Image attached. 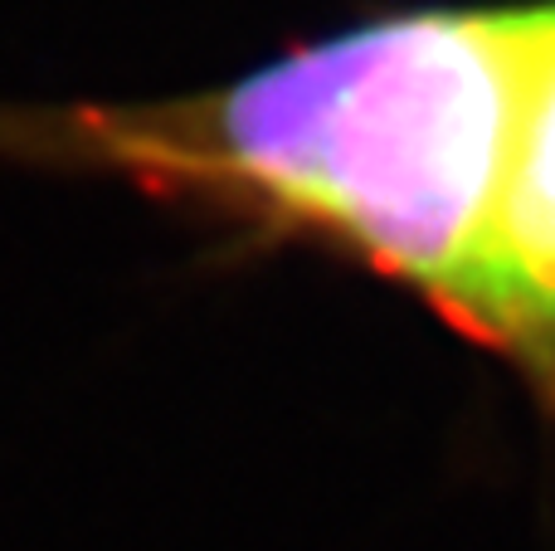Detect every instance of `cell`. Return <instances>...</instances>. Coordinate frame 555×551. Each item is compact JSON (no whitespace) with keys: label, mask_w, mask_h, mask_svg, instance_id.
<instances>
[{"label":"cell","mask_w":555,"mask_h":551,"mask_svg":"<svg viewBox=\"0 0 555 551\" xmlns=\"http://www.w3.org/2000/svg\"><path fill=\"white\" fill-rule=\"evenodd\" d=\"M555 93V0L414 10L201 98L0 113V146L336 244L555 386V308L517 244Z\"/></svg>","instance_id":"cell-1"}]
</instances>
